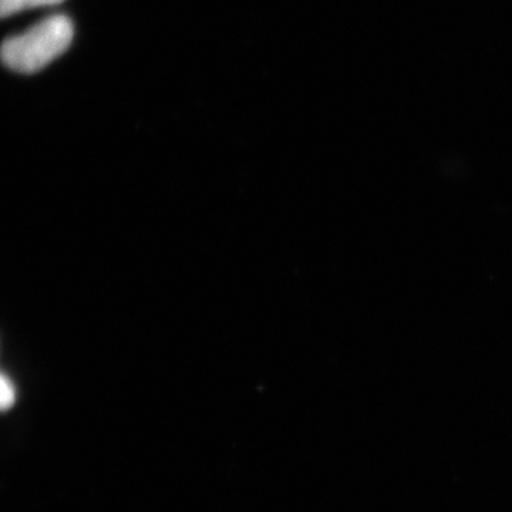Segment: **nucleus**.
I'll list each match as a JSON object with an SVG mask.
<instances>
[{
	"mask_svg": "<svg viewBox=\"0 0 512 512\" xmlns=\"http://www.w3.org/2000/svg\"><path fill=\"white\" fill-rule=\"evenodd\" d=\"M63 0H0V15L2 18H8L13 13L20 10L40 8V6H52Z\"/></svg>",
	"mask_w": 512,
	"mask_h": 512,
	"instance_id": "obj_2",
	"label": "nucleus"
},
{
	"mask_svg": "<svg viewBox=\"0 0 512 512\" xmlns=\"http://www.w3.org/2000/svg\"><path fill=\"white\" fill-rule=\"evenodd\" d=\"M73 36L72 20L64 15L52 16L28 32L6 39L2 45L3 63L15 72H39L69 49Z\"/></svg>",
	"mask_w": 512,
	"mask_h": 512,
	"instance_id": "obj_1",
	"label": "nucleus"
},
{
	"mask_svg": "<svg viewBox=\"0 0 512 512\" xmlns=\"http://www.w3.org/2000/svg\"><path fill=\"white\" fill-rule=\"evenodd\" d=\"M0 399H2L3 410H8L13 403H15V387L8 377H2V383H0Z\"/></svg>",
	"mask_w": 512,
	"mask_h": 512,
	"instance_id": "obj_3",
	"label": "nucleus"
}]
</instances>
